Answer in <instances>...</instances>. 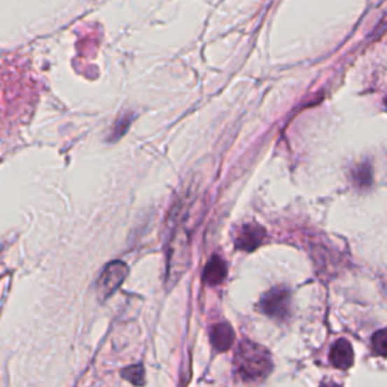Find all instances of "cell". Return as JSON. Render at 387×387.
<instances>
[{
  "label": "cell",
  "instance_id": "obj_1",
  "mask_svg": "<svg viewBox=\"0 0 387 387\" xmlns=\"http://www.w3.org/2000/svg\"><path fill=\"white\" fill-rule=\"evenodd\" d=\"M234 371L241 380L248 383L267 379V375L272 371L269 351L251 341L241 342L234 356Z\"/></svg>",
  "mask_w": 387,
  "mask_h": 387
},
{
  "label": "cell",
  "instance_id": "obj_2",
  "mask_svg": "<svg viewBox=\"0 0 387 387\" xmlns=\"http://www.w3.org/2000/svg\"><path fill=\"white\" fill-rule=\"evenodd\" d=\"M259 309L269 318L285 319L290 311V294L286 288L279 286L268 290L260 298Z\"/></svg>",
  "mask_w": 387,
  "mask_h": 387
},
{
  "label": "cell",
  "instance_id": "obj_3",
  "mask_svg": "<svg viewBox=\"0 0 387 387\" xmlns=\"http://www.w3.org/2000/svg\"><path fill=\"white\" fill-rule=\"evenodd\" d=\"M127 277L126 263L120 260L111 262L106 268L101 271L97 280V294L101 300L111 297L114 292L122 285V281Z\"/></svg>",
  "mask_w": 387,
  "mask_h": 387
},
{
  "label": "cell",
  "instance_id": "obj_4",
  "mask_svg": "<svg viewBox=\"0 0 387 387\" xmlns=\"http://www.w3.org/2000/svg\"><path fill=\"white\" fill-rule=\"evenodd\" d=\"M265 229L258 224H245L236 238V248L242 251H254L265 239Z\"/></svg>",
  "mask_w": 387,
  "mask_h": 387
},
{
  "label": "cell",
  "instance_id": "obj_5",
  "mask_svg": "<svg viewBox=\"0 0 387 387\" xmlns=\"http://www.w3.org/2000/svg\"><path fill=\"white\" fill-rule=\"evenodd\" d=\"M330 363L337 370H348L354 363L353 346L346 339H339L330 351Z\"/></svg>",
  "mask_w": 387,
  "mask_h": 387
},
{
  "label": "cell",
  "instance_id": "obj_6",
  "mask_svg": "<svg viewBox=\"0 0 387 387\" xmlns=\"http://www.w3.org/2000/svg\"><path fill=\"white\" fill-rule=\"evenodd\" d=\"M225 276H227V265H225V262L221 258L215 256L209 260V263H207L204 268L203 281L206 283V285L215 286V285H220V283H223Z\"/></svg>",
  "mask_w": 387,
  "mask_h": 387
},
{
  "label": "cell",
  "instance_id": "obj_7",
  "mask_svg": "<svg viewBox=\"0 0 387 387\" xmlns=\"http://www.w3.org/2000/svg\"><path fill=\"white\" fill-rule=\"evenodd\" d=\"M211 337L216 351H227L234 342V332L229 324H216L212 328Z\"/></svg>",
  "mask_w": 387,
  "mask_h": 387
},
{
  "label": "cell",
  "instance_id": "obj_8",
  "mask_svg": "<svg viewBox=\"0 0 387 387\" xmlns=\"http://www.w3.org/2000/svg\"><path fill=\"white\" fill-rule=\"evenodd\" d=\"M122 379L130 381L135 386H144L146 383V372H144V366L143 365H135V366H129L126 370L121 371Z\"/></svg>",
  "mask_w": 387,
  "mask_h": 387
},
{
  "label": "cell",
  "instance_id": "obj_9",
  "mask_svg": "<svg viewBox=\"0 0 387 387\" xmlns=\"http://www.w3.org/2000/svg\"><path fill=\"white\" fill-rule=\"evenodd\" d=\"M372 346L377 354L387 357V328L380 330L372 336Z\"/></svg>",
  "mask_w": 387,
  "mask_h": 387
},
{
  "label": "cell",
  "instance_id": "obj_10",
  "mask_svg": "<svg viewBox=\"0 0 387 387\" xmlns=\"http://www.w3.org/2000/svg\"><path fill=\"white\" fill-rule=\"evenodd\" d=\"M321 387H341V386H339V384H335V383H325V384H323Z\"/></svg>",
  "mask_w": 387,
  "mask_h": 387
},
{
  "label": "cell",
  "instance_id": "obj_11",
  "mask_svg": "<svg viewBox=\"0 0 387 387\" xmlns=\"http://www.w3.org/2000/svg\"><path fill=\"white\" fill-rule=\"evenodd\" d=\"M0 105H2V103H0ZM0 112H2V106H0Z\"/></svg>",
  "mask_w": 387,
  "mask_h": 387
}]
</instances>
